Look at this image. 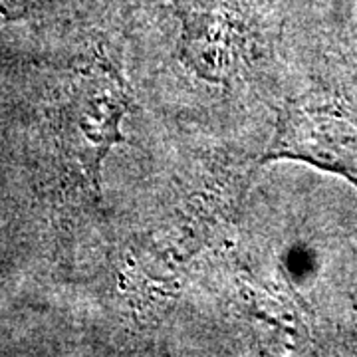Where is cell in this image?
Returning a JSON list of instances; mask_svg holds the SVG:
<instances>
[{"instance_id":"obj_1","label":"cell","mask_w":357,"mask_h":357,"mask_svg":"<svg viewBox=\"0 0 357 357\" xmlns=\"http://www.w3.org/2000/svg\"><path fill=\"white\" fill-rule=\"evenodd\" d=\"M129 88L114 66L91 60L77 68L60 105L58 137L64 153L84 171L100 197L102 165L109 149L123 141L121 119L129 109Z\"/></svg>"},{"instance_id":"obj_2","label":"cell","mask_w":357,"mask_h":357,"mask_svg":"<svg viewBox=\"0 0 357 357\" xmlns=\"http://www.w3.org/2000/svg\"><path fill=\"white\" fill-rule=\"evenodd\" d=\"M274 159L306 161L357 183V121L337 109L288 103L262 157Z\"/></svg>"},{"instance_id":"obj_3","label":"cell","mask_w":357,"mask_h":357,"mask_svg":"<svg viewBox=\"0 0 357 357\" xmlns=\"http://www.w3.org/2000/svg\"><path fill=\"white\" fill-rule=\"evenodd\" d=\"M58 0H0V26L48 10Z\"/></svg>"}]
</instances>
